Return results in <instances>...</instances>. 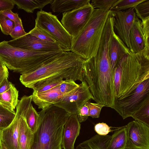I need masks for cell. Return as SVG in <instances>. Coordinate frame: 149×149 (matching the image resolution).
I'll list each match as a JSON object with an SVG mask.
<instances>
[{"label": "cell", "instance_id": "obj_1", "mask_svg": "<svg viewBox=\"0 0 149 149\" xmlns=\"http://www.w3.org/2000/svg\"><path fill=\"white\" fill-rule=\"evenodd\" d=\"M82 79L96 103L113 109L115 98L113 73L108 51L99 50L94 56L84 61Z\"/></svg>", "mask_w": 149, "mask_h": 149}, {"label": "cell", "instance_id": "obj_2", "mask_svg": "<svg viewBox=\"0 0 149 149\" xmlns=\"http://www.w3.org/2000/svg\"><path fill=\"white\" fill-rule=\"evenodd\" d=\"M85 60L71 51L65 52L35 70L22 74L19 80L25 87L33 90L55 79H70L82 82Z\"/></svg>", "mask_w": 149, "mask_h": 149}, {"label": "cell", "instance_id": "obj_3", "mask_svg": "<svg viewBox=\"0 0 149 149\" xmlns=\"http://www.w3.org/2000/svg\"><path fill=\"white\" fill-rule=\"evenodd\" d=\"M113 72L115 98L124 97L149 78V54L143 51L125 55Z\"/></svg>", "mask_w": 149, "mask_h": 149}, {"label": "cell", "instance_id": "obj_4", "mask_svg": "<svg viewBox=\"0 0 149 149\" xmlns=\"http://www.w3.org/2000/svg\"><path fill=\"white\" fill-rule=\"evenodd\" d=\"M38 113V127L31 149H62L64 125L71 115L54 104Z\"/></svg>", "mask_w": 149, "mask_h": 149}, {"label": "cell", "instance_id": "obj_5", "mask_svg": "<svg viewBox=\"0 0 149 149\" xmlns=\"http://www.w3.org/2000/svg\"><path fill=\"white\" fill-rule=\"evenodd\" d=\"M64 52L31 50L12 46L6 41L0 42V61L10 70L22 74L35 70Z\"/></svg>", "mask_w": 149, "mask_h": 149}, {"label": "cell", "instance_id": "obj_6", "mask_svg": "<svg viewBox=\"0 0 149 149\" xmlns=\"http://www.w3.org/2000/svg\"><path fill=\"white\" fill-rule=\"evenodd\" d=\"M109 13L94 9L81 32L73 38L71 51L85 60L95 55Z\"/></svg>", "mask_w": 149, "mask_h": 149}, {"label": "cell", "instance_id": "obj_7", "mask_svg": "<svg viewBox=\"0 0 149 149\" xmlns=\"http://www.w3.org/2000/svg\"><path fill=\"white\" fill-rule=\"evenodd\" d=\"M35 26L50 35L58 43L68 51H71L73 38L68 33L57 17L51 12L42 10L37 13Z\"/></svg>", "mask_w": 149, "mask_h": 149}, {"label": "cell", "instance_id": "obj_8", "mask_svg": "<svg viewBox=\"0 0 149 149\" xmlns=\"http://www.w3.org/2000/svg\"><path fill=\"white\" fill-rule=\"evenodd\" d=\"M149 97V78L141 82L128 94L115 98L113 109L124 119L132 114Z\"/></svg>", "mask_w": 149, "mask_h": 149}, {"label": "cell", "instance_id": "obj_9", "mask_svg": "<svg viewBox=\"0 0 149 149\" xmlns=\"http://www.w3.org/2000/svg\"><path fill=\"white\" fill-rule=\"evenodd\" d=\"M94 8L91 4L73 10L63 13L61 24L73 38L76 37L85 26Z\"/></svg>", "mask_w": 149, "mask_h": 149}, {"label": "cell", "instance_id": "obj_10", "mask_svg": "<svg viewBox=\"0 0 149 149\" xmlns=\"http://www.w3.org/2000/svg\"><path fill=\"white\" fill-rule=\"evenodd\" d=\"M93 99L89 88L84 81L68 95L63 96L59 102L54 105L71 115L77 114L81 108L91 99Z\"/></svg>", "mask_w": 149, "mask_h": 149}, {"label": "cell", "instance_id": "obj_11", "mask_svg": "<svg viewBox=\"0 0 149 149\" xmlns=\"http://www.w3.org/2000/svg\"><path fill=\"white\" fill-rule=\"evenodd\" d=\"M126 149H149V127L138 121L129 122L126 126Z\"/></svg>", "mask_w": 149, "mask_h": 149}, {"label": "cell", "instance_id": "obj_12", "mask_svg": "<svg viewBox=\"0 0 149 149\" xmlns=\"http://www.w3.org/2000/svg\"><path fill=\"white\" fill-rule=\"evenodd\" d=\"M109 11L113 18L114 32L131 51L129 33L134 20V8L118 11Z\"/></svg>", "mask_w": 149, "mask_h": 149}, {"label": "cell", "instance_id": "obj_13", "mask_svg": "<svg viewBox=\"0 0 149 149\" xmlns=\"http://www.w3.org/2000/svg\"><path fill=\"white\" fill-rule=\"evenodd\" d=\"M7 42L12 46L31 50L42 52H68L57 43L42 41L32 36L29 32L21 37Z\"/></svg>", "mask_w": 149, "mask_h": 149}, {"label": "cell", "instance_id": "obj_14", "mask_svg": "<svg viewBox=\"0 0 149 149\" xmlns=\"http://www.w3.org/2000/svg\"><path fill=\"white\" fill-rule=\"evenodd\" d=\"M81 129L77 114L70 115L64 126L62 142L63 149H74V144Z\"/></svg>", "mask_w": 149, "mask_h": 149}, {"label": "cell", "instance_id": "obj_15", "mask_svg": "<svg viewBox=\"0 0 149 149\" xmlns=\"http://www.w3.org/2000/svg\"><path fill=\"white\" fill-rule=\"evenodd\" d=\"M131 53L130 49L113 31L110 38L109 46V55L113 72L120 59L125 55Z\"/></svg>", "mask_w": 149, "mask_h": 149}, {"label": "cell", "instance_id": "obj_16", "mask_svg": "<svg viewBox=\"0 0 149 149\" xmlns=\"http://www.w3.org/2000/svg\"><path fill=\"white\" fill-rule=\"evenodd\" d=\"M58 86L46 91L33 93L32 101L38 106V109H44L61 100L64 96L60 92Z\"/></svg>", "mask_w": 149, "mask_h": 149}, {"label": "cell", "instance_id": "obj_17", "mask_svg": "<svg viewBox=\"0 0 149 149\" xmlns=\"http://www.w3.org/2000/svg\"><path fill=\"white\" fill-rule=\"evenodd\" d=\"M141 22V21L136 16L135 13L134 21L129 33L131 47L130 52L134 54L142 52L145 48Z\"/></svg>", "mask_w": 149, "mask_h": 149}, {"label": "cell", "instance_id": "obj_18", "mask_svg": "<svg viewBox=\"0 0 149 149\" xmlns=\"http://www.w3.org/2000/svg\"><path fill=\"white\" fill-rule=\"evenodd\" d=\"M31 104V102L27 105L22 114L19 129L18 149H31L33 145L34 134L28 126L25 118L26 113Z\"/></svg>", "mask_w": 149, "mask_h": 149}, {"label": "cell", "instance_id": "obj_19", "mask_svg": "<svg viewBox=\"0 0 149 149\" xmlns=\"http://www.w3.org/2000/svg\"><path fill=\"white\" fill-rule=\"evenodd\" d=\"M90 0H53L50 4L52 11L65 12L81 8L90 3Z\"/></svg>", "mask_w": 149, "mask_h": 149}, {"label": "cell", "instance_id": "obj_20", "mask_svg": "<svg viewBox=\"0 0 149 149\" xmlns=\"http://www.w3.org/2000/svg\"><path fill=\"white\" fill-rule=\"evenodd\" d=\"M18 91L11 82L10 88L0 94V105L12 111H14L19 100Z\"/></svg>", "mask_w": 149, "mask_h": 149}, {"label": "cell", "instance_id": "obj_21", "mask_svg": "<svg viewBox=\"0 0 149 149\" xmlns=\"http://www.w3.org/2000/svg\"><path fill=\"white\" fill-rule=\"evenodd\" d=\"M111 136L98 134L80 143L75 149H107Z\"/></svg>", "mask_w": 149, "mask_h": 149}, {"label": "cell", "instance_id": "obj_22", "mask_svg": "<svg viewBox=\"0 0 149 149\" xmlns=\"http://www.w3.org/2000/svg\"><path fill=\"white\" fill-rule=\"evenodd\" d=\"M18 8L28 13H33L36 9L42 10L46 5L51 4L53 0H11Z\"/></svg>", "mask_w": 149, "mask_h": 149}, {"label": "cell", "instance_id": "obj_23", "mask_svg": "<svg viewBox=\"0 0 149 149\" xmlns=\"http://www.w3.org/2000/svg\"><path fill=\"white\" fill-rule=\"evenodd\" d=\"M127 142V136L125 126L115 131L109 142L107 149H125Z\"/></svg>", "mask_w": 149, "mask_h": 149}, {"label": "cell", "instance_id": "obj_24", "mask_svg": "<svg viewBox=\"0 0 149 149\" xmlns=\"http://www.w3.org/2000/svg\"><path fill=\"white\" fill-rule=\"evenodd\" d=\"M149 97L132 116L136 120L142 123L149 127Z\"/></svg>", "mask_w": 149, "mask_h": 149}, {"label": "cell", "instance_id": "obj_25", "mask_svg": "<svg viewBox=\"0 0 149 149\" xmlns=\"http://www.w3.org/2000/svg\"><path fill=\"white\" fill-rule=\"evenodd\" d=\"M25 118L28 126L32 132L34 134L39 126V115L33 107L32 104L26 113Z\"/></svg>", "mask_w": 149, "mask_h": 149}, {"label": "cell", "instance_id": "obj_26", "mask_svg": "<svg viewBox=\"0 0 149 149\" xmlns=\"http://www.w3.org/2000/svg\"><path fill=\"white\" fill-rule=\"evenodd\" d=\"M16 114L0 105V129L3 130L8 127L13 121Z\"/></svg>", "mask_w": 149, "mask_h": 149}, {"label": "cell", "instance_id": "obj_27", "mask_svg": "<svg viewBox=\"0 0 149 149\" xmlns=\"http://www.w3.org/2000/svg\"><path fill=\"white\" fill-rule=\"evenodd\" d=\"M145 0H118L110 8L109 10L118 11L134 8Z\"/></svg>", "mask_w": 149, "mask_h": 149}, {"label": "cell", "instance_id": "obj_28", "mask_svg": "<svg viewBox=\"0 0 149 149\" xmlns=\"http://www.w3.org/2000/svg\"><path fill=\"white\" fill-rule=\"evenodd\" d=\"M136 16L141 21L149 18V0H145L134 8Z\"/></svg>", "mask_w": 149, "mask_h": 149}, {"label": "cell", "instance_id": "obj_29", "mask_svg": "<svg viewBox=\"0 0 149 149\" xmlns=\"http://www.w3.org/2000/svg\"><path fill=\"white\" fill-rule=\"evenodd\" d=\"M29 33L42 41L58 44L56 40L44 30L37 27L35 26Z\"/></svg>", "mask_w": 149, "mask_h": 149}, {"label": "cell", "instance_id": "obj_30", "mask_svg": "<svg viewBox=\"0 0 149 149\" xmlns=\"http://www.w3.org/2000/svg\"><path fill=\"white\" fill-rule=\"evenodd\" d=\"M79 86V84L70 79L64 80L58 86L59 91L64 96L68 95Z\"/></svg>", "mask_w": 149, "mask_h": 149}, {"label": "cell", "instance_id": "obj_31", "mask_svg": "<svg viewBox=\"0 0 149 149\" xmlns=\"http://www.w3.org/2000/svg\"><path fill=\"white\" fill-rule=\"evenodd\" d=\"M14 27V22L0 13V28L2 33L10 35Z\"/></svg>", "mask_w": 149, "mask_h": 149}, {"label": "cell", "instance_id": "obj_32", "mask_svg": "<svg viewBox=\"0 0 149 149\" xmlns=\"http://www.w3.org/2000/svg\"><path fill=\"white\" fill-rule=\"evenodd\" d=\"M117 0H91L90 3L94 9L98 8L105 11H108Z\"/></svg>", "mask_w": 149, "mask_h": 149}, {"label": "cell", "instance_id": "obj_33", "mask_svg": "<svg viewBox=\"0 0 149 149\" xmlns=\"http://www.w3.org/2000/svg\"><path fill=\"white\" fill-rule=\"evenodd\" d=\"M63 81V79L62 78L55 79H53L33 90V93H38L47 91L59 85Z\"/></svg>", "mask_w": 149, "mask_h": 149}, {"label": "cell", "instance_id": "obj_34", "mask_svg": "<svg viewBox=\"0 0 149 149\" xmlns=\"http://www.w3.org/2000/svg\"><path fill=\"white\" fill-rule=\"evenodd\" d=\"M89 109V116L93 118H98L100 116L101 110L102 108L105 106L99 103H93L88 101L85 104Z\"/></svg>", "mask_w": 149, "mask_h": 149}, {"label": "cell", "instance_id": "obj_35", "mask_svg": "<svg viewBox=\"0 0 149 149\" xmlns=\"http://www.w3.org/2000/svg\"><path fill=\"white\" fill-rule=\"evenodd\" d=\"M141 26L145 41L144 50L149 52V18L142 21Z\"/></svg>", "mask_w": 149, "mask_h": 149}, {"label": "cell", "instance_id": "obj_36", "mask_svg": "<svg viewBox=\"0 0 149 149\" xmlns=\"http://www.w3.org/2000/svg\"><path fill=\"white\" fill-rule=\"evenodd\" d=\"M27 33L24 29L21 21L14 23V27L10 35L13 39H15L26 35Z\"/></svg>", "mask_w": 149, "mask_h": 149}, {"label": "cell", "instance_id": "obj_37", "mask_svg": "<svg viewBox=\"0 0 149 149\" xmlns=\"http://www.w3.org/2000/svg\"><path fill=\"white\" fill-rule=\"evenodd\" d=\"M94 130L98 134L105 136L111 131L110 127L104 123H99L95 126Z\"/></svg>", "mask_w": 149, "mask_h": 149}, {"label": "cell", "instance_id": "obj_38", "mask_svg": "<svg viewBox=\"0 0 149 149\" xmlns=\"http://www.w3.org/2000/svg\"><path fill=\"white\" fill-rule=\"evenodd\" d=\"M89 112L88 107L85 104L81 108L77 114L80 123L85 121L87 119L89 116Z\"/></svg>", "mask_w": 149, "mask_h": 149}, {"label": "cell", "instance_id": "obj_39", "mask_svg": "<svg viewBox=\"0 0 149 149\" xmlns=\"http://www.w3.org/2000/svg\"><path fill=\"white\" fill-rule=\"evenodd\" d=\"M1 13L14 23L19 22L22 21L20 18L19 17L18 14L17 13H13L11 10H5Z\"/></svg>", "mask_w": 149, "mask_h": 149}, {"label": "cell", "instance_id": "obj_40", "mask_svg": "<svg viewBox=\"0 0 149 149\" xmlns=\"http://www.w3.org/2000/svg\"><path fill=\"white\" fill-rule=\"evenodd\" d=\"M14 5L11 0H0V13L7 10H11Z\"/></svg>", "mask_w": 149, "mask_h": 149}, {"label": "cell", "instance_id": "obj_41", "mask_svg": "<svg viewBox=\"0 0 149 149\" xmlns=\"http://www.w3.org/2000/svg\"><path fill=\"white\" fill-rule=\"evenodd\" d=\"M9 72L7 68L3 64L0 65V85L3 80L8 78Z\"/></svg>", "mask_w": 149, "mask_h": 149}, {"label": "cell", "instance_id": "obj_42", "mask_svg": "<svg viewBox=\"0 0 149 149\" xmlns=\"http://www.w3.org/2000/svg\"><path fill=\"white\" fill-rule=\"evenodd\" d=\"M8 78H6L0 85V94L7 91L10 87L11 82L8 81Z\"/></svg>", "mask_w": 149, "mask_h": 149}, {"label": "cell", "instance_id": "obj_43", "mask_svg": "<svg viewBox=\"0 0 149 149\" xmlns=\"http://www.w3.org/2000/svg\"><path fill=\"white\" fill-rule=\"evenodd\" d=\"M2 140V130L0 129V149H1Z\"/></svg>", "mask_w": 149, "mask_h": 149}, {"label": "cell", "instance_id": "obj_44", "mask_svg": "<svg viewBox=\"0 0 149 149\" xmlns=\"http://www.w3.org/2000/svg\"><path fill=\"white\" fill-rule=\"evenodd\" d=\"M1 149H9L3 143L2 144Z\"/></svg>", "mask_w": 149, "mask_h": 149}, {"label": "cell", "instance_id": "obj_45", "mask_svg": "<svg viewBox=\"0 0 149 149\" xmlns=\"http://www.w3.org/2000/svg\"><path fill=\"white\" fill-rule=\"evenodd\" d=\"M3 64V63H2V62L0 61V65Z\"/></svg>", "mask_w": 149, "mask_h": 149}, {"label": "cell", "instance_id": "obj_46", "mask_svg": "<svg viewBox=\"0 0 149 149\" xmlns=\"http://www.w3.org/2000/svg\"></svg>", "mask_w": 149, "mask_h": 149}, {"label": "cell", "instance_id": "obj_47", "mask_svg": "<svg viewBox=\"0 0 149 149\" xmlns=\"http://www.w3.org/2000/svg\"><path fill=\"white\" fill-rule=\"evenodd\" d=\"M74 149H75L74 148Z\"/></svg>", "mask_w": 149, "mask_h": 149}]
</instances>
